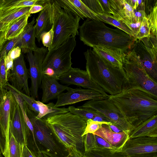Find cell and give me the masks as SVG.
<instances>
[{
	"instance_id": "6da1fadb",
	"label": "cell",
	"mask_w": 157,
	"mask_h": 157,
	"mask_svg": "<svg viewBox=\"0 0 157 157\" xmlns=\"http://www.w3.org/2000/svg\"><path fill=\"white\" fill-rule=\"evenodd\" d=\"M109 97L132 129L157 115V97L136 84L127 81L121 92Z\"/></svg>"
},
{
	"instance_id": "7a4b0ae2",
	"label": "cell",
	"mask_w": 157,
	"mask_h": 157,
	"mask_svg": "<svg viewBox=\"0 0 157 157\" xmlns=\"http://www.w3.org/2000/svg\"><path fill=\"white\" fill-rule=\"evenodd\" d=\"M79 36L84 44L93 48L101 46L128 52L135 41L134 37L118 29H113L100 21L87 19L79 27Z\"/></svg>"
},
{
	"instance_id": "3957f363",
	"label": "cell",
	"mask_w": 157,
	"mask_h": 157,
	"mask_svg": "<svg viewBox=\"0 0 157 157\" xmlns=\"http://www.w3.org/2000/svg\"><path fill=\"white\" fill-rule=\"evenodd\" d=\"M84 55L86 71L92 81L110 95L122 91L127 82L123 69L113 66L93 49H88Z\"/></svg>"
},
{
	"instance_id": "277c9868",
	"label": "cell",
	"mask_w": 157,
	"mask_h": 157,
	"mask_svg": "<svg viewBox=\"0 0 157 157\" xmlns=\"http://www.w3.org/2000/svg\"><path fill=\"white\" fill-rule=\"evenodd\" d=\"M47 125L56 139L68 150L75 148L80 151L84 147L82 135L86 121L70 112L48 117Z\"/></svg>"
},
{
	"instance_id": "5b68a950",
	"label": "cell",
	"mask_w": 157,
	"mask_h": 157,
	"mask_svg": "<svg viewBox=\"0 0 157 157\" xmlns=\"http://www.w3.org/2000/svg\"><path fill=\"white\" fill-rule=\"evenodd\" d=\"M51 18L54 33L49 51L56 49L71 36L79 34L81 18L61 8L53 0H52Z\"/></svg>"
},
{
	"instance_id": "8992f818",
	"label": "cell",
	"mask_w": 157,
	"mask_h": 157,
	"mask_svg": "<svg viewBox=\"0 0 157 157\" xmlns=\"http://www.w3.org/2000/svg\"><path fill=\"white\" fill-rule=\"evenodd\" d=\"M75 38L71 36L56 49L48 51L42 63L43 75L58 80L72 67L71 54L76 45Z\"/></svg>"
},
{
	"instance_id": "52a82bcc",
	"label": "cell",
	"mask_w": 157,
	"mask_h": 157,
	"mask_svg": "<svg viewBox=\"0 0 157 157\" xmlns=\"http://www.w3.org/2000/svg\"><path fill=\"white\" fill-rule=\"evenodd\" d=\"M127 81L157 97V83L146 72L133 50L126 53L123 64Z\"/></svg>"
},
{
	"instance_id": "ba28073f",
	"label": "cell",
	"mask_w": 157,
	"mask_h": 157,
	"mask_svg": "<svg viewBox=\"0 0 157 157\" xmlns=\"http://www.w3.org/2000/svg\"><path fill=\"white\" fill-rule=\"evenodd\" d=\"M157 41L150 37L135 40L131 49L133 50L147 73L157 79Z\"/></svg>"
},
{
	"instance_id": "9c48e42d",
	"label": "cell",
	"mask_w": 157,
	"mask_h": 157,
	"mask_svg": "<svg viewBox=\"0 0 157 157\" xmlns=\"http://www.w3.org/2000/svg\"><path fill=\"white\" fill-rule=\"evenodd\" d=\"M77 108L99 112L108 119L113 124L123 131L130 132L132 129L119 109L109 98L100 100H90Z\"/></svg>"
},
{
	"instance_id": "30bf717a",
	"label": "cell",
	"mask_w": 157,
	"mask_h": 157,
	"mask_svg": "<svg viewBox=\"0 0 157 157\" xmlns=\"http://www.w3.org/2000/svg\"><path fill=\"white\" fill-rule=\"evenodd\" d=\"M118 152L121 157H157V137L129 138Z\"/></svg>"
},
{
	"instance_id": "8fae6325",
	"label": "cell",
	"mask_w": 157,
	"mask_h": 157,
	"mask_svg": "<svg viewBox=\"0 0 157 157\" xmlns=\"http://www.w3.org/2000/svg\"><path fill=\"white\" fill-rule=\"evenodd\" d=\"M26 111L33 126L36 141L42 144L46 148V151L55 156L60 155L61 149L55 141V137L47 125L46 119L36 118L37 115L30 109L28 106Z\"/></svg>"
},
{
	"instance_id": "7c38bea8",
	"label": "cell",
	"mask_w": 157,
	"mask_h": 157,
	"mask_svg": "<svg viewBox=\"0 0 157 157\" xmlns=\"http://www.w3.org/2000/svg\"><path fill=\"white\" fill-rule=\"evenodd\" d=\"M48 51V48L45 47H37L33 51V54L31 51L27 53L29 65V71L31 82L30 88V95L35 99L38 98V89L41 86L43 75L42 63Z\"/></svg>"
},
{
	"instance_id": "4fadbf2b",
	"label": "cell",
	"mask_w": 157,
	"mask_h": 157,
	"mask_svg": "<svg viewBox=\"0 0 157 157\" xmlns=\"http://www.w3.org/2000/svg\"><path fill=\"white\" fill-rule=\"evenodd\" d=\"M10 132L21 145H28V137L31 132L12 93L10 111Z\"/></svg>"
},
{
	"instance_id": "5bb4252c",
	"label": "cell",
	"mask_w": 157,
	"mask_h": 157,
	"mask_svg": "<svg viewBox=\"0 0 157 157\" xmlns=\"http://www.w3.org/2000/svg\"><path fill=\"white\" fill-rule=\"evenodd\" d=\"M65 93H62L58 97L55 106L59 107L73 104L87 100H100L108 98V96L97 91L81 87L72 88L69 87Z\"/></svg>"
},
{
	"instance_id": "9a60e30c",
	"label": "cell",
	"mask_w": 157,
	"mask_h": 157,
	"mask_svg": "<svg viewBox=\"0 0 157 157\" xmlns=\"http://www.w3.org/2000/svg\"><path fill=\"white\" fill-rule=\"evenodd\" d=\"M58 80L63 84L81 86L87 89L97 91L106 96L109 95L90 78L86 70L79 68L72 67L60 77Z\"/></svg>"
},
{
	"instance_id": "2e32d148",
	"label": "cell",
	"mask_w": 157,
	"mask_h": 157,
	"mask_svg": "<svg viewBox=\"0 0 157 157\" xmlns=\"http://www.w3.org/2000/svg\"><path fill=\"white\" fill-rule=\"evenodd\" d=\"M13 66L10 73L9 81L11 85L18 90L30 96V91L28 84V79L30 78L29 70L26 68L22 52L20 56L13 60Z\"/></svg>"
},
{
	"instance_id": "e0dca14e",
	"label": "cell",
	"mask_w": 157,
	"mask_h": 157,
	"mask_svg": "<svg viewBox=\"0 0 157 157\" xmlns=\"http://www.w3.org/2000/svg\"><path fill=\"white\" fill-rule=\"evenodd\" d=\"M129 132L123 131L118 133L113 131L109 126L102 124L98 130L94 134L98 136L105 140L116 151H121L124 144L129 138Z\"/></svg>"
},
{
	"instance_id": "ac0fdd59",
	"label": "cell",
	"mask_w": 157,
	"mask_h": 157,
	"mask_svg": "<svg viewBox=\"0 0 157 157\" xmlns=\"http://www.w3.org/2000/svg\"><path fill=\"white\" fill-rule=\"evenodd\" d=\"M61 8L71 13L75 16L84 19L99 20L96 14L91 10L81 0H54Z\"/></svg>"
},
{
	"instance_id": "d6986e66",
	"label": "cell",
	"mask_w": 157,
	"mask_h": 157,
	"mask_svg": "<svg viewBox=\"0 0 157 157\" xmlns=\"http://www.w3.org/2000/svg\"><path fill=\"white\" fill-rule=\"evenodd\" d=\"M41 86L43 92L41 101L44 103L57 99L63 91L69 87L60 84L55 78L46 75L42 76Z\"/></svg>"
},
{
	"instance_id": "ffe728a7",
	"label": "cell",
	"mask_w": 157,
	"mask_h": 157,
	"mask_svg": "<svg viewBox=\"0 0 157 157\" xmlns=\"http://www.w3.org/2000/svg\"><path fill=\"white\" fill-rule=\"evenodd\" d=\"M35 22L33 17L31 22L28 23L14 47L20 48L23 53H27L29 51L33 52L37 47L35 42L36 35V26L34 25Z\"/></svg>"
},
{
	"instance_id": "44dd1931",
	"label": "cell",
	"mask_w": 157,
	"mask_h": 157,
	"mask_svg": "<svg viewBox=\"0 0 157 157\" xmlns=\"http://www.w3.org/2000/svg\"><path fill=\"white\" fill-rule=\"evenodd\" d=\"M93 48L100 56L113 66L123 69V64L126 54L124 51L101 46H95Z\"/></svg>"
},
{
	"instance_id": "7402d4cb",
	"label": "cell",
	"mask_w": 157,
	"mask_h": 157,
	"mask_svg": "<svg viewBox=\"0 0 157 157\" xmlns=\"http://www.w3.org/2000/svg\"><path fill=\"white\" fill-rule=\"evenodd\" d=\"M12 95L11 91L8 90L0 105V124L6 135L8 151L10 133V111Z\"/></svg>"
},
{
	"instance_id": "603a6c76",
	"label": "cell",
	"mask_w": 157,
	"mask_h": 157,
	"mask_svg": "<svg viewBox=\"0 0 157 157\" xmlns=\"http://www.w3.org/2000/svg\"><path fill=\"white\" fill-rule=\"evenodd\" d=\"M51 4L52 0H49L44 6L43 9L40 12L36 20V37L39 42L41 40L42 35L48 32L52 27L51 18Z\"/></svg>"
},
{
	"instance_id": "cb8c5ba5",
	"label": "cell",
	"mask_w": 157,
	"mask_h": 157,
	"mask_svg": "<svg viewBox=\"0 0 157 157\" xmlns=\"http://www.w3.org/2000/svg\"><path fill=\"white\" fill-rule=\"evenodd\" d=\"M144 136L157 137V115L133 128L129 133L130 138Z\"/></svg>"
},
{
	"instance_id": "d4e9b609",
	"label": "cell",
	"mask_w": 157,
	"mask_h": 157,
	"mask_svg": "<svg viewBox=\"0 0 157 157\" xmlns=\"http://www.w3.org/2000/svg\"><path fill=\"white\" fill-rule=\"evenodd\" d=\"M113 15L124 20L135 22L133 9L126 0H109Z\"/></svg>"
},
{
	"instance_id": "484cf974",
	"label": "cell",
	"mask_w": 157,
	"mask_h": 157,
	"mask_svg": "<svg viewBox=\"0 0 157 157\" xmlns=\"http://www.w3.org/2000/svg\"><path fill=\"white\" fill-rule=\"evenodd\" d=\"M30 15L29 13L25 14L13 21L5 32V39L10 40L20 35L28 24Z\"/></svg>"
},
{
	"instance_id": "4316f807",
	"label": "cell",
	"mask_w": 157,
	"mask_h": 157,
	"mask_svg": "<svg viewBox=\"0 0 157 157\" xmlns=\"http://www.w3.org/2000/svg\"><path fill=\"white\" fill-rule=\"evenodd\" d=\"M48 1V0H2L0 10L32 7L37 4L44 6Z\"/></svg>"
},
{
	"instance_id": "83f0119b",
	"label": "cell",
	"mask_w": 157,
	"mask_h": 157,
	"mask_svg": "<svg viewBox=\"0 0 157 157\" xmlns=\"http://www.w3.org/2000/svg\"><path fill=\"white\" fill-rule=\"evenodd\" d=\"M39 105V112L36 116L38 119H46L52 116L65 113L69 112L68 108H59L55 106V104L50 102L45 104L40 101H37Z\"/></svg>"
},
{
	"instance_id": "f1b7e54d",
	"label": "cell",
	"mask_w": 157,
	"mask_h": 157,
	"mask_svg": "<svg viewBox=\"0 0 157 157\" xmlns=\"http://www.w3.org/2000/svg\"><path fill=\"white\" fill-rule=\"evenodd\" d=\"M31 7L0 10V22L10 25L21 17L29 13Z\"/></svg>"
},
{
	"instance_id": "f546056e",
	"label": "cell",
	"mask_w": 157,
	"mask_h": 157,
	"mask_svg": "<svg viewBox=\"0 0 157 157\" xmlns=\"http://www.w3.org/2000/svg\"><path fill=\"white\" fill-rule=\"evenodd\" d=\"M95 14L99 21L115 26L134 38L133 32L120 18L111 14L105 13Z\"/></svg>"
},
{
	"instance_id": "4dcf8cb0",
	"label": "cell",
	"mask_w": 157,
	"mask_h": 157,
	"mask_svg": "<svg viewBox=\"0 0 157 157\" xmlns=\"http://www.w3.org/2000/svg\"><path fill=\"white\" fill-rule=\"evenodd\" d=\"M83 155L84 157H121L117 151L98 147L84 152Z\"/></svg>"
},
{
	"instance_id": "1f68e13d",
	"label": "cell",
	"mask_w": 157,
	"mask_h": 157,
	"mask_svg": "<svg viewBox=\"0 0 157 157\" xmlns=\"http://www.w3.org/2000/svg\"><path fill=\"white\" fill-rule=\"evenodd\" d=\"M7 157H22V146L10 132Z\"/></svg>"
},
{
	"instance_id": "d6a6232c",
	"label": "cell",
	"mask_w": 157,
	"mask_h": 157,
	"mask_svg": "<svg viewBox=\"0 0 157 157\" xmlns=\"http://www.w3.org/2000/svg\"><path fill=\"white\" fill-rule=\"evenodd\" d=\"M69 112L78 116L85 119L86 121L93 119L100 113L96 111L88 109L76 108L72 106L68 108Z\"/></svg>"
},
{
	"instance_id": "836d02e7",
	"label": "cell",
	"mask_w": 157,
	"mask_h": 157,
	"mask_svg": "<svg viewBox=\"0 0 157 157\" xmlns=\"http://www.w3.org/2000/svg\"><path fill=\"white\" fill-rule=\"evenodd\" d=\"M7 84L20 95L26 104L29 108L36 115H37L39 112V105L37 103V101L35 99L32 97L18 90L11 85H10L9 82L7 83Z\"/></svg>"
},
{
	"instance_id": "e575fe53",
	"label": "cell",
	"mask_w": 157,
	"mask_h": 157,
	"mask_svg": "<svg viewBox=\"0 0 157 157\" xmlns=\"http://www.w3.org/2000/svg\"><path fill=\"white\" fill-rule=\"evenodd\" d=\"M150 10V13L146 17L149 23L151 34L157 36V3Z\"/></svg>"
},
{
	"instance_id": "d590c367",
	"label": "cell",
	"mask_w": 157,
	"mask_h": 157,
	"mask_svg": "<svg viewBox=\"0 0 157 157\" xmlns=\"http://www.w3.org/2000/svg\"><path fill=\"white\" fill-rule=\"evenodd\" d=\"M150 35L149 23L147 17H145L141 23L139 32L134 38L135 40L148 37Z\"/></svg>"
},
{
	"instance_id": "8d00e7d4",
	"label": "cell",
	"mask_w": 157,
	"mask_h": 157,
	"mask_svg": "<svg viewBox=\"0 0 157 157\" xmlns=\"http://www.w3.org/2000/svg\"><path fill=\"white\" fill-rule=\"evenodd\" d=\"M112 124L110 122H102L94 121L89 119L86 121V125L84 131L82 135L83 136L88 133L94 134L98 130L102 124H106L108 125Z\"/></svg>"
},
{
	"instance_id": "74e56055",
	"label": "cell",
	"mask_w": 157,
	"mask_h": 157,
	"mask_svg": "<svg viewBox=\"0 0 157 157\" xmlns=\"http://www.w3.org/2000/svg\"><path fill=\"white\" fill-rule=\"evenodd\" d=\"M5 57L0 58V84L1 87L5 89L8 82L10 75L6 71Z\"/></svg>"
},
{
	"instance_id": "f35d334b",
	"label": "cell",
	"mask_w": 157,
	"mask_h": 157,
	"mask_svg": "<svg viewBox=\"0 0 157 157\" xmlns=\"http://www.w3.org/2000/svg\"><path fill=\"white\" fill-rule=\"evenodd\" d=\"M84 152L92 150L97 147L94 134L88 133L84 136Z\"/></svg>"
},
{
	"instance_id": "ab89813d",
	"label": "cell",
	"mask_w": 157,
	"mask_h": 157,
	"mask_svg": "<svg viewBox=\"0 0 157 157\" xmlns=\"http://www.w3.org/2000/svg\"><path fill=\"white\" fill-rule=\"evenodd\" d=\"M21 34L15 38L8 40V42L7 41L6 42L0 53V58L7 55L9 52L15 47L20 39Z\"/></svg>"
},
{
	"instance_id": "60d3db41",
	"label": "cell",
	"mask_w": 157,
	"mask_h": 157,
	"mask_svg": "<svg viewBox=\"0 0 157 157\" xmlns=\"http://www.w3.org/2000/svg\"><path fill=\"white\" fill-rule=\"evenodd\" d=\"M82 1L95 13H104L99 0H82Z\"/></svg>"
},
{
	"instance_id": "b9f144b4",
	"label": "cell",
	"mask_w": 157,
	"mask_h": 157,
	"mask_svg": "<svg viewBox=\"0 0 157 157\" xmlns=\"http://www.w3.org/2000/svg\"><path fill=\"white\" fill-rule=\"evenodd\" d=\"M8 151L6 137L4 132L0 124V155L7 157Z\"/></svg>"
},
{
	"instance_id": "7bdbcfd3",
	"label": "cell",
	"mask_w": 157,
	"mask_h": 157,
	"mask_svg": "<svg viewBox=\"0 0 157 157\" xmlns=\"http://www.w3.org/2000/svg\"><path fill=\"white\" fill-rule=\"evenodd\" d=\"M53 30L52 27L48 32L43 34L41 36V40L44 46L49 51L51 46L53 36Z\"/></svg>"
},
{
	"instance_id": "ee69618b",
	"label": "cell",
	"mask_w": 157,
	"mask_h": 157,
	"mask_svg": "<svg viewBox=\"0 0 157 157\" xmlns=\"http://www.w3.org/2000/svg\"><path fill=\"white\" fill-rule=\"evenodd\" d=\"M121 20L133 32L135 38L139 32L141 22H133L130 20L125 21Z\"/></svg>"
},
{
	"instance_id": "f6af8a7d",
	"label": "cell",
	"mask_w": 157,
	"mask_h": 157,
	"mask_svg": "<svg viewBox=\"0 0 157 157\" xmlns=\"http://www.w3.org/2000/svg\"><path fill=\"white\" fill-rule=\"evenodd\" d=\"M94 137L97 147L116 151L113 147L101 137L95 135Z\"/></svg>"
},
{
	"instance_id": "bcb514c9",
	"label": "cell",
	"mask_w": 157,
	"mask_h": 157,
	"mask_svg": "<svg viewBox=\"0 0 157 157\" xmlns=\"http://www.w3.org/2000/svg\"><path fill=\"white\" fill-rule=\"evenodd\" d=\"M133 10L135 22H142L143 18L147 17V14L144 11L139 10L136 9H133Z\"/></svg>"
},
{
	"instance_id": "7dc6e473",
	"label": "cell",
	"mask_w": 157,
	"mask_h": 157,
	"mask_svg": "<svg viewBox=\"0 0 157 157\" xmlns=\"http://www.w3.org/2000/svg\"><path fill=\"white\" fill-rule=\"evenodd\" d=\"M21 48L18 47H14L8 53L7 55L13 60L19 57L21 53Z\"/></svg>"
},
{
	"instance_id": "c3c4849f",
	"label": "cell",
	"mask_w": 157,
	"mask_h": 157,
	"mask_svg": "<svg viewBox=\"0 0 157 157\" xmlns=\"http://www.w3.org/2000/svg\"><path fill=\"white\" fill-rule=\"evenodd\" d=\"M13 60L8 55L5 57V63L6 71L10 75L13 68Z\"/></svg>"
},
{
	"instance_id": "681fc988",
	"label": "cell",
	"mask_w": 157,
	"mask_h": 157,
	"mask_svg": "<svg viewBox=\"0 0 157 157\" xmlns=\"http://www.w3.org/2000/svg\"><path fill=\"white\" fill-rule=\"evenodd\" d=\"M22 157H37V155L29 148L27 145L22 146Z\"/></svg>"
},
{
	"instance_id": "f907efd6",
	"label": "cell",
	"mask_w": 157,
	"mask_h": 157,
	"mask_svg": "<svg viewBox=\"0 0 157 157\" xmlns=\"http://www.w3.org/2000/svg\"><path fill=\"white\" fill-rule=\"evenodd\" d=\"M102 7L104 13L113 14V12L110 9L109 0H99Z\"/></svg>"
},
{
	"instance_id": "816d5d0a",
	"label": "cell",
	"mask_w": 157,
	"mask_h": 157,
	"mask_svg": "<svg viewBox=\"0 0 157 157\" xmlns=\"http://www.w3.org/2000/svg\"><path fill=\"white\" fill-rule=\"evenodd\" d=\"M68 157H84L83 153L75 148H72L67 150Z\"/></svg>"
},
{
	"instance_id": "f5cc1de1",
	"label": "cell",
	"mask_w": 157,
	"mask_h": 157,
	"mask_svg": "<svg viewBox=\"0 0 157 157\" xmlns=\"http://www.w3.org/2000/svg\"><path fill=\"white\" fill-rule=\"evenodd\" d=\"M44 5L43 6L41 5L37 4L31 7L29 10V13L31 14L41 11L43 9Z\"/></svg>"
},
{
	"instance_id": "db71d44e",
	"label": "cell",
	"mask_w": 157,
	"mask_h": 157,
	"mask_svg": "<svg viewBox=\"0 0 157 157\" xmlns=\"http://www.w3.org/2000/svg\"><path fill=\"white\" fill-rule=\"evenodd\" d=\"M37 157H55V156L46 150H40L37 151Z\"/></svg>"
},
{
	"instance_id": "11a10c76",
	"label": "cell",
	"mask_w": 157,
	"mask_h": 157,
	"mask_svg": "<svg viewBox=\"0 0 157 157\" xmlns=\"http://www.w3.org/2000/svg\"><path fill=\"white\" fill-rule=\"evenodd\" d=\"M6 31H0V53L6 42L7 41L5 38Z\"/></svg>"
},
{
	"instance_id": "9f6ffc18",
	"label": "cell",
	"mask_w": 157,
	"mask_h": 157,
	"mask_svg": "<svg viewBox=\"0 0 157 157\" xmlns=\"http://www.w3.org/2000/svg\"><path fill=\"white\" fill-rule=\"evenodd\" d=\"M145 0H137L138 5L136 10L145 11Z\"/></svg>"
},
{
	"instance_id": "6f0895ef",
	"label": "cell",
	"mask_w": 157,
	"mask_h": 157,
	"mask_svg": "<svg viewBox=\"0 0 157 157\" xmlns=\"http://www.w3.org/2000/svg\"><path fill=\"white\" fill-rule=\"evenodd\" d=\"M126 1L132 7L133 9H136L137 6V0H126Z\"/></svg>"
},
{
	"instance_id": "680465c9",
	"label": "cell",
	"mask_w": 157,
	"mask_h": 157,
	"mask_svg": "<svg viewBox=\"0 0 157 157\" xmlns=\"http://www.w3.org/2000/svg\"><path fill=\"white\" fill-rule=\"evenodd\" d=\"M108 125L111 129L114 132L118 133L123 131L115 125L113 124L112 123Z\"/></svg>"
},
{
	"instance_id": "91938a15",
	"label": "cell",
	"mask_w": 157,
	"mask_h": 157,
	"mask_svg": "<svg viewBox=\"0 0 157 157\" xmlns=\"http://www.w3.org/2000/svg\"><path fill=\"white\" fill-rule=\"evenodd\" d=\"M7 91L6 89L0 87V105L3 98Z\"/></svg>"
},
{
	"instance_id": "94428289",
	"label": "cell",
	"mask_w": 157,
	"mask_h": 157,
	"mask_svg": "<svg viewBox=\"0 0 157 157\" xmlns=\"http://www.w3.org/2000/svg\"><path fill=\"white\" fill-rule=\"evenodd\" d=\"M10 25L0 22V31H6Z\"/></svg>"
},
{
	"instance_id": "6125c7cd",
	"label": "cell",
	"mask_w": 157,
	"mask_h": 157,
	"mask_svg": "<svg viewBox=\"0 0 157 157\" xmlns=\"http://www.w3.org/2000/svg\"><path fill=\"white\" fill-rule=\"evenodd\" d=\"M0 157H3L2 154L0 155Z\"/></svg>"
},
{
	"instance_id": "be15d7a7",
	"label": "cell",
	"mask_w": 157,
	"mask_h": 157,
	"mask_svg": "<svg viewBox=\"0 0 157 157\" xmlns=\"http://www.w3.org/2000/svg\"><path fill=\"white\" fill-rule=\"evenodd\" d=\"M1 1H2V0H0V3H1Z\"/></svg>"
},
{
	"instance_id": "e7e4bbea",
	"label": "cell",
	"mask_w": 157,
	"mask_h": 157,
	"mask_svg": "<svg viewBox=\"0 0 157 157\" xmlns=\"http://www.w3.org/2000/svg\"><path fill=\"white\" fill-rule=\"evenodd\" d=\"M65 157H68V155H67V156H65Z\"/></svg>"
},
{
	"instance_id": "03108f58",
	"label": "cell",
	"mask_w": 157,
	"mask_h": 157,
	"mask_svg": "<svg viewBox=\"0 0 157 157\" xmlns=\"http://www.w3.org/2000/svg\"><path fill=\"white\" fill-rule=\"evenodd\" d=\"M0 87H1V85H0Z\"/></svg>"
}]
</instances>
